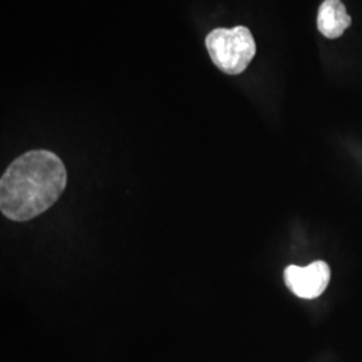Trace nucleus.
<instances>
[{
  "label": "nucleus",
  "mask_w": 362,
  "mask_h": 362,
  "mask_svg": "<svg viewBox=\"0 0 362 362\" xmlns=\"http://www.w3.org/2000/svg\"><path fill=\"white\" fill-rule=\"evenodd\" d=\"M67 185L62 160L50 151H30L13 160L0 180V209L7 219L27 221L54 206Z\"/></svg>",
  "instance_id": "f257e3e1"
},
{
  "label": "nucleus",
  "mask_w": 362,
  "mask_h": 362,
  "mask_svg": "<svg viewBox=\"0 0 362 362\" xmlns=\"http://www.w3.org/2000/svg\"><path fill=\"white\" fill-rule=\"evenodd\" d=\"M206 46L215 66L230 76L242 74L257 52L254 37L245 26L212 30L206 38Z\"/></svg>",
  "instance_id": "f03ea898"
},
{
  "label": "nucleus",
  "mask_w": 362,
  "mask_h": 362,
  "mask_svg": "<svg viewBox=\"0 0 362 362\" xmlns=\"http://www.w3.org/2000/svg\"><path fill=\"white\" fill-rule=\"evenodd\" d=\"M286 286L299 298L314 299L324 294L330 282V267L324 260L306 267L288 266L285 270Z\"/></svg>",
  "instance_id": "7ed1b4c3"
},
{
  "label": "nucleus",
  "mask_w": 362,
  "mask_h": 362,
  "mask_svg": "<svg viewBox=\"0 0 362 362\" xmlns=\"http://www.w3.org/2000/svg\"><path fill=\"white\" fill-rule=\"evenodd\" d=\"M351 25V18L341 0H325L318 10V31L329 39L339 38Z\"/></svg>",
  "instance_id": "20e7f679"
}]
</instances>
